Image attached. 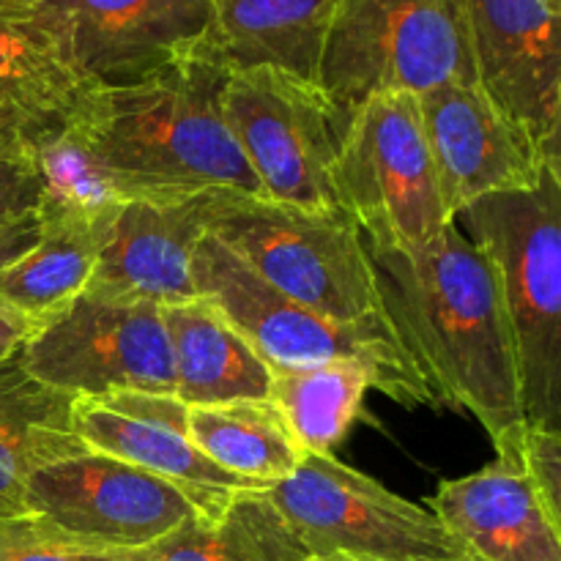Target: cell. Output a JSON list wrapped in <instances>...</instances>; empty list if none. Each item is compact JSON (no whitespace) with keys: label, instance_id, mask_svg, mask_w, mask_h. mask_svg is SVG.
Here are the masks:
<instances>
[{"label":"cell","instance_id":"1","mask_svg":"<svg viewBox=\"0 0 561 561\" xmlns=\"http://www.w3.org/2000/svg\"><path fill=\"white\" fill-rule=\"evenodd\" d=\"M365 244L378 312L436 409L469 411L491 438L524 420L513 329L485 252L455 222L416 247Z\"/></svg>","mask_w":561,"mask_h":561},{"label":"cell","instance_id":"2","mask_svg":"<svg viewBox=\"0 0 561 561\" xmlns=\"http://www.w3.org/2000/svg\"><path fill=\"white\" fill-rule=\"evenodd\" d=\"M230 71L203 53L121 88H91L71 124L118 201L261 197L222 118Z\"/></svg>","mask_w":561,"mask_h":561},{"label":"cell","instance_id":"3","mask_svg":"<svg viewBox=\"0 0 561 561\" xmlns=\"http://www.w3.org/2000/svg\"><path fill=\"white\" fill-rule=\"evenodd\" d=\"M493 266L515 340L524 420L561 431V168L453 219Z\"/></svg>","mask_w":561,"mask_h":561},{"label":"cell","instance_id":"4","mask_svg":"<svg viewBox=\"0 0 561 561\" xmlns=\"http://www.w3.org/2000/svg\"><path fill=\"white\" fill-rule=\"evenodd\" d=\"M477 85L463 0H340L318 88L351 118L367 99Z\"/></svg>","mask_w":561,"mask_h":561},{"label":"cell","instance_id":"5","mask_svg":"<svg viewBox=\"0 0 561 561\" xmlns=\"http://www.w3.org/2000/svg\"><path fill=\"white\" fill-rule=\"evenodd\" d=\"M208 233L263 283L329 321L381 316L365 236L340 206L299 208L228 195Z\"/></svg>","mask_w":561,"mask_h":561},{"label":"cell","instance_id":"6","mask_svg":"<svg viewBox=\"0 0 561 561\" xmlns=\"http://www.w3.org/2000/svg\"><path fill=\"white\" fill-rule=\"evenodd\" d=\"M192 279L197 296L211 301L233 323L268 370L365 359L383 373L389 398L400 405H436L381 316L362 323L329 321L263 283L211 233L197 247Z\"/></svg>","mask_w":561,"mask_h":561},{"label":"cell","instance_id":"7","mask_svg":"<svg viewBox=\"0 0 561 561\" xmlns=\"http://www.w3.org/2000/svg\"><path fill=\"white\" fill-rule=\"evenodd\" d=\"M263 493L310 559L474 561L431 507L387 491L334 455H305L288 480Z\"/></svg>","mask_w":561,"mask_h":561},{"label":"cell","instance_id":"8","mask_svg":"<svg viewBox=\"0 0 561 561\" xmlns=\"http://www.w3.org/2000/svg\"><path fill=\"white\" fill-rule=\"evenodd\" d=\"M334 197L370 244H425L453 222L416 96H373L351 115L334 162Z\"/></svg>","mask_w":561,"mask_h":561},{"label":"cell","instance_id":"9","mask_svg":"<svg viewBox=\"0 0 561 561\" xmlns=\"http://www.w3.org/2000/svg\"><path fill=\"white\" fill-rule=\"evenodd\" d=\"M33 381L71 400L118 392L173 394V354L162 307L82 290L33 329L20 348Z\"/></svg>","mask_w":561,"mask_h":561},{"label":"cell","instance_id":"10","mask_svg":"<svg viewBox=\"0 0 561 561\" xmlns=\"http://www.w3.org/2000/svg\"><path fill=\"white\" fill-rule=\"evenodd\" d=\"M219 104L263 201L337 208L334 162L348 118L316 82L277 69L230 71Z\"/></svg>","mask_w":561,"mask_h":561},{"label":"cell","instance_id":"11","mask_svg":"<svg viewBox=\"0 0 561 561\" xmlns=\"http://www.w3.org/2000/svg\"><path fill=\"white\" fill-rule=\"evenodd\" d=\"M197 515L179 485L88 447L38 466L25 488V518L110 551H140Z\"/></svg>","mask_w":561,"mask_h":561},{"label":"cell","instance_id":"12","mask_svg":"<svg viewBox=\"0 0 561 561\" xmlns=\"http://www.w3.org/2000/svg\"><path fill=\"white\" fill-rule=\"evenodd\" d=\"M477 88L561 162V5L463 0Z\"/></svg>","mask_w":561,"mask_h":561},{"label":"cell","instance_id":"13","mask_svg":"<svg viewBox=\"0 0 561 561\" xmlns=\"http://www.w3.org/2000/svg\"><path fill=\"white\" fill-rule=\"evenodd\" d=\"M416 102L442 201L453 219L480 197L529 190L548 164L561 168L477 85H442Z\"/></svg>","mask_w":561,"mask_h":561},{"label":"cell","instance_id":"14","mask_svg":"<svg viewBox=\"0 0 561 561\" xmlns=\"http://www.w3.org/2000/svg\"><path fill=\"white\" fill-rule=\"evenodd\" d=\"M222 197L228 195L175 203L121 201L99 219L96 263L85 290L159 307L197 299L192 263Z\"/></svg>","mask_w":561,"mask_h":561},{"label":"cell","instance_id":"15","mask_svg":"<svg viewBox=\"0 0 561 561\" xmlns=\"http://www.w3.org/2000/svg\"><path fill=\"white\" fill-rule=\"evenodd\" d=\"M186 414L190 409L175 394L118 392L75 400L71 431L93 453L118 458L179 485L195 499L203 515L214 518L233 502L236 493L252 488L217 469L192 444Z\"/></svg>","mask_w":561,"mask_h":561},{"label":"cell","instance_id":"16","mask_svg":"<svg viewBox=\"0 0 561 561\" xmlns=\"http://www.w3.org/2000/svg\"><path fill=\"white\" fill-rule=\"evenodd\" d=\"M91 88H121L190 58L206 42L211 0H53Z\"/></svg>","mask_w":561,"mask_h":561},{"label":"cell","instance_id":"17","mask_svg":"<svg viewBox=\"0 0 561 561\" xmlns=\"http://www.w3.org/2000/svg\"><path fill=\"white\" fill-rule=\"evenodd\" d=\"M91 91L53 0H0V146L69 124Z\"/></svg>","mask_w":561,"mask_h":561},{"label":"cell","instance_id":"18","mask_svg":"<svg viewBox=\"0 0 561 561\" xmlns=\"http://www.w3.org/2000/svg\"><path fill=\"white\" fill-rule=\"evenodd\" d=\"M496 460L444 480L431 510L474 561H561V518L546 507L507 438Z\"/></svg>","mask_w":561,"mask_h":561},{"label":"cell","instance_id":"19","mask_svg":"<svg viewBox=\"0 0 561 561\" xmlns=\"http://www.w3.org/2000/svg\"><path fill=\"white\" fill-rule=\"evenodd\" d=\"M340 0H211L197 53L228 71L277 69L316 82Z\"/></svg>","mask_w":561,"mask_h":561},{"label":"cell","instance_id":"20","mask_svg":"<svg viewBox=\"0 0 561 561\" xmlns=\"http://www.w3.org/2000/svg\"><path fill=\"white\" fill-rule=\"evenodd\" d=\"M173 354V394L186 405L268 400L272 370L206 299L162 307Z\"/></svg>","mask_w":561,"mask_h":561},{"label":"cell","instance_id":"21","mask_svg":"<svg viewBox=\"0 0 561 561\" xmlns=\"http://www.w3.org/2000/svg\"><path fill=\"white\" fill-rule=\"evenodd\" d=\"M69 394L33 381L20 356L0 367V524L25 518V488L33 471L85 444L71 431Z\"/></svg>","mask_w":561,"mask_h":561},{"label":"cell","instance_id":"22","mask_svg":"<svg viewBox=\"0 0 561 561\" xmlns=\"http://www.w3.org/2000/svg\"><path fill=\"white\" fill-rule=\"evenodd\" d=\"M367 389L389 394V383L378 367L365 359H334L272 370L268 400L301 453L332 455L359 420Z\"/></svg>","mask_w":561,"mask_h":561},{"label":"cell","instance_id":"23","mask_svg":"<svg viewBox=\"0 0 561 561\" xmlns=\"http://www.w3.org/2000/svg\"><path fill=\"white\" fill-rule=\"evenodd\" d=\"M186 431L217 469L252 491L288 480L305 458L272 400L197 405L186 414Z\"/></svg>","mask_w":561,"mask_h":561},{"label":"cell","instance_id":"24","mask_svg":"<svg viewBox=\"0 0 561 561\" xmlns=\"http://www.w3.org/2000/svg\"><path fill=\"white\" fill-rule=\"evenodd\" d=\"M283 515L263 491H241L214 518L197 515L151 546L131 551V561H307Z\"/></svg>","mask_w":561,"mask_h":561},{"label":"cell","instance_id":"25","mask_svg":"<svg viewBox=\"0 0 561 561\" xmlns=\"http://www.w3.org/2000/svg\"><path fill=\"white\" fill-rule=\"evenodd\" d=\"M99 222L44 217L42 239L0 272V305L44 323L88 288L96 263Z\"/></svg>","mask_w":561,"mask_h":561},{"label":"cell","instance_id":"26","mask_svg":"<svg viewBox=\"0 0 561 561\" xmlns=\"http://www.w3.org/2000/svg\"><path fill=\"white\" fill-rule=\"evenodd\" d=\"M25 148L42 179V217L99 222L110 208L121 203L99 173L71 118L60 129L27 142Z\"/></svg>","mask_w":561,"mask_h":561},{"label":"cell","instance_id":"27","mask_svg":"<svg viewBox=\"0 0 561 561\" xmlns=\"http://www.w3.org/2000/svg\"><path fill=\"white\" fill-rule=\"evenodd\" d=\"M42 179L25 146H0V272L38 244Z\"/></svg>","mask_w":561,"mask_h":561},{"label":"cell","instance_id":"28","mask_svg":"<svg viewBox=\"0 0 561 561\" xmlns=\"http://www.w3.org/2000/svg\"><path fill=\"white\" fill-rule=\"evenodd\" d=\"M0 561H131V551L88 546L33 518L0 524Z\"/></svg>","mask_w":561,"mask_h":561},{"label":"cell","instance_id":"29","mask_svg":"<svg viewBox=\"0 0 561 561\" xmlns=\"http://www.w3.org/2000/svg\"><path fill=\"white\" fill-rule=\"evenodd\" d=\"M493 438H507L546 507L561 518V431L520 420Z\"/></svg>","mask_w":561,"mask_h":561},{"label":"cell","instance_id":"30","mask_svg":"<svg viewBox=\"0 0 561 561\" xmlns=\"http://www.w3.org/2000/svg\"><path fill=\"white\" fill-rule=\"evenodd\" d=\"M33 329H36V323H31L27 318L16 316V312L5 310L0 305V367L20 354V348L31 337Z\"/></svg>","mask_w":561,"mask_h":561},{"label":"cell","instance_id":"31","mask_svg":"<svg viewBox=\"0 0 561 561\" xmlns=\"http://www.w3.org/2000/svg\"><path fill=\"white\" fill-rule=\"evenodd\" d=\"M307 561H354V559H340V557H323V559H318V557H312V559H307Z\"/></svg>","mask_w":561,"mask_h":561},{"label":"cell","instance_id":"32","mask_svg":"<svg viewBox=\"0 0 561 561\" xmlns=\"http://www.w3.org/2000/svg\"><path fill=\"white\" fill-rule=\"evenodd\" d=\"M553 3H559V5H561V0H553Z\"/></svg>","mask_w":561,"mask_h":561}]
</instances>
